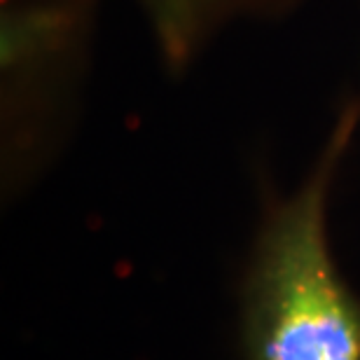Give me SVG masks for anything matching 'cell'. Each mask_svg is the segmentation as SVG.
Masks as SVG:
<instances>
[{"instance_id": "6da1fadb", "label": "cell", "mask_w": 360, "mask_h": 360, "mask_svg": "<svg viewBox=\"0 0 360 360\" xmlns=\"http://www.w3.org/2000/svg\"><path fill=\"white\" fill-rule=\"evenodd\" d=\"M358 129L360 91L340 105L304 178L267 190L239 285L243 360H360V292L330 239V199Z\"/></svg>"}, {"instance_id": "7a4b0ae2", "label": "cell", "mask_w": 360, "mask_h": 360, "mask_svg": "<svg viewBox=\"0 0 360 360\" xmlns=\"http://www.w3.org/2000/svg\"><path fill=\"white\" fill-rule=\"evenodd\" d=\"M101 0H0V185L14 204L59 160L89 75Z\"/></svg>"}, {"instance_id": "3957f363", "label": "cell", "mask_w": 360, "mask_h": 360, "mask_svg": "<svg viewBox=\"0 0 360 360\" xmlns=\"http://www.w3.org/2000/svg\"><path fill=\"white\" fill-rule=\"evenodd\" d=\"M171 75L187 73L227 28L274 19L304 0H131Z\"/></svg>"}]
</instances>
